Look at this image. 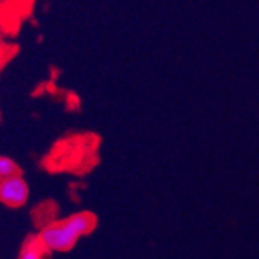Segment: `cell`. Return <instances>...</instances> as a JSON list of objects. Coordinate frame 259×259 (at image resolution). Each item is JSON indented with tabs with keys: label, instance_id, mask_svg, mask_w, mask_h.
Instances as JSON below:
<instances>
[{
	"label": "cell",
	"instance_id": "6da1fadb",
	"mask_svg": "<svg viewBox=\"0 0 259 259\" xmlns=\"http://www.w3.org/2000/svg\"><path fill=\"white\" fill-rule=\"evenodd\" d=\"M97 227L95 214L89 211L70 214L64 219L53 221L40 228L36 234L47 253H64L72 250L82 236H87Z\"/></svg>",
	"mask_w": 259,
	"mask_h": 259
},
{
	"label": "cell",
	"instance_id": "7a4b0ae2",
	"mask_svg": "<svg viewBox=\"0 0 259 259\" xmlns=\"http://www.w3.org/2000/svg\"><path fill=\"white\" fill-rule=\"evenodd\" d=\"M30 188L20 174L0 180V203L10 208H20L28 202Z\"/></svg>",
	"mask_w": 259,
	"mask_h": 259
},
{
	"label": "cell",
	"instance_id": "3957f363",
	"mask_svg": "<svg viewBox=\"0 0 259 259\" xmlns=\"http://www.w3.org/2000/svg\"><path fill=\"white\" fill-rule=\"evenodd\" d=\"M47 250L37 239V236H30L22 244L17 259H45Z\"/></svg>",
	"mask_w": 259,
	"mask_h": 259
},
{
	"label": "cell",
	"instance_id": "277c9868",
	"mask_svg": "<svg viewBox=\"0 0 259 259\" xmlns=\"http://www.w3.org/2000/svg\"><path fill=\"white\" fill-rule=\"evenodd\" d=\"M20 174V168L11 157L0 155V180Z\"/></svg>",
	"mask_w": 259,
	"mask_h": 259
}]
</instances>
